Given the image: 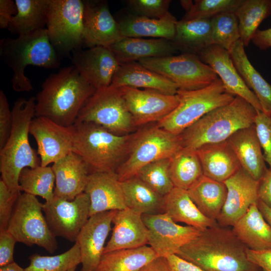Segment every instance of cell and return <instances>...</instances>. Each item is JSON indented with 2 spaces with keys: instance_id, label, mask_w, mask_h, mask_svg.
<instances>
[{
  "instance_id": "1",
  "label": "cell",
  "mask_w": 271,
  "mask_h": 271,
  "mask_svg": "<svg viewBox=\"0 0 271 271\" xmlns=\"http://www.w3.org/2000/svg\"><path fill=\"white\" fill-rule=\"evenodd\" d=\"M96 89L80 74L73 65L49 75L36 97L35 116L47 118L71 126Z\"/></svg>"
},
{
  "instance_id": "2",
  "label": "cell",
  "mask_w": 271,
  "mask_h": 271,
  "mask_svg": "<svg viewBox=\"0 0 271 271\" xmlns=\"http://www.w3.org/2000/svg\"><path fill=\"white\" fill-rule=\"evenodd\" d=\"M247 248L232 229L218 224L201 231L177 255L204 271H259L248 259Z\"/></svg>"
},
{
  "instance_id": "3",
  "label": "cell",
  "mask_w": 271,
  "mask_h": 271,
  "mask_svg": "<svg viewBox=\"0 0 271 271\" xmlns=\"http://www.w3.org/2000/svg\"><path fill=\"white\" fill-rule=\"evenodd\" d=\"M35 97L17 99L12 109L13 122L11 134L0 149L1 180L12 191H20L19 177L24 168L41 165L38 153L29 141L30 126L35 117Z\"/></svg>"
},
{
  "instance_id": "4",
  "label": "cell",
  "mask_w": 271,
  "mask_h": 271,
  "mask_svg": "<svg viewBox=\"0 0 271 271\" xmlns=\"http://www.w3.org/2000/svg\"><path fill=\"white\" fill-rule=\"evenodd\" d=\"M73 152L87 165L89 173H115L128 153L133 133L114 134L91 122L73 125Z\"/></svg>"
},
{
  "instance_id": "5",
  "label": "cell",
  "mask_w": 271,
  "mask_h": 271,
  "mask_svg": "<svg viewBox=\"0 0 271 271\" xmlns=\"http://www.w3.org/2000/svg\"><path fill=\"white\" fill-rule=\"evenodd\" d=\"M0 55L13 72L12 87L17 92L33 89L31 81L25 74L29 65L54 69L60 64L59 55L50 41L46 28L14 39H2Z\"/></svg>"
},
{
  "instance_id": "6",
  "label": "cell",
  "mask_w": 271,
  "mask_h": 271,
  "mask_svg": "<svg viewBox=\"0 0 271 271\" xmlns=\"http://www.w3.org/2000/svg\"><path fill=\"white\" fill-rule=\"evenodd\" d=\"M258 111L242 98L235 96L229 103L208 112L179 136L183 148L227 141L237 130L253 125Z\"/></svg>"
},
{
  "instance_id": "7",
  "label": "cell",
  "mask_w": 271,
  "mask_h": 271,
  "mask_svg": "<svg viewBox=\"0 0 271 271\" xmlns=\"http://www.w3.org/2000/svg\"><path fill=\"white\" fill-rule=\"evenodd\" d=\"M183 148L179 135L155 125L133 133L127 156L115 172L122 182L137 175L144 166L154 161L170 158Z\"/></svg>"
},
{
  "instance_id": "8",
  "label": "cell",
  "mask_w": 271,
  "mask_h": 271,
  "mask_svg": "<svg viewBox=\"0 0 271 271\" xmlns=\"http://www.w3.org/2000/svg\"><path fill=\"white\" fill-rule=\"evenodd\" d=\"M177 107L157 125L175 135L212 110L230 103L235 96L227 93L219 78L210 85L197 90H178Z\"/></svg>"
},
{
  "instance_id": "9",
  "label": "cell",
  "mask_w": 271,
  "mask_h": 271,
  "mask_svg": "<svg viewBox=\"0 0 271 271\" xmlns=\"http://www.w3.org/2000/svg\"><path fill=\"white\" fill-rule=\"evenodd\" d=\"M91 122L118 135L136 127L120 87L112 84L96 89L80 111L75 122Z\"/></svg>"
},
{
  "instance_id": "10",
  "label": "cell",
  "mask_w": 271,
  "mask_h": 271,
  "mask_svg": "<svg viewBox=\"0 0 271 271\" xmlns=\"http://www.w3.org/2000/svg\"><path fill=\"white\" fill-rule=\"evenodd\" d=\"M43 212V204L36 196L23 193L15 204L7 230L17 242L37 245L52 253L58 248L56 237Z\"/></svg>"
},
{
  "instance_id": "11",
  "label": "cell",
  "mask_w": 271,
  "mask_h": 271,
  "mask_svg": "<svg viewBox=\"0 0 271 271\" xmlns=\"http://www.w3.org/2000/svg\"><path fill=\"white\" fill-rule=\"evenodd\" d=\"M83 12L80 0L49 1L46 29L59 56H70L83 46Z\"/></svg>"
},
{
  "instance_id": "12",
  "label": "cell",
  "mask_w": 271,
  "mask_h": 271,
  "mask_svg": "<svg viewBox=\"0 0 271 271\" xmlns=\"http://www.w3.org/2000/svg\"><path fill=\"white\" fill-rule=\"evenodd\" d=\"M138 62L173 82L178 90L201 89L219 78L210 66L202 61L198 55L191 53L145 58Z\"/></svg>"
},
{
  "instance_id": "13",
  "label": "cell",
  "mask_w": 271,
  "mask_h": 271,
  "mask_svg": "<svg viewBox=\"0 0 271 271\" xmlns=\"http://www.w3.org/2000/svg\"><path fill=\"white\" fill-rule=\"evenodd\" d=\"M90 201L83 192L72 200L54 197L43 204V211L49 227L56 236L75 242L90 217Z\"/></svg>"
},
{
  "instance_id": "14",
  "label": "cell",
  "mask_w": 271,
  "mask_h": 271,
  "mask_svg": "<svg viewBox=\"0 0 271 271\" xmlns=\"http://www.w3.org/2000/svg\"><path fill=\"white\" fill-rule=\"evenodd\" d=\"M142 218L148 229V244L159 256L177 254L201 232L192 226L178 224L165 213L143 215Z\"/></svg>"
},
{
  "instance_id": "15",
  "label": "cell",
  "mask_w": 271,
  "mask_h": 271,
  "mask_svg": "<svg viewBox=\"0 0 271 271\" xmlns=\"http://www.w3.org/2000/svg\"><path fill=\"white\" fill-rule=\"evenodd\" d=\"M135 126L158 122L178 105L177 94L168 95L158 91L120 87Z\"/></svg>"
},
{
  "instance_id": "16",
  "label": "cell",
  "mask_w": 271,
  "mask_h": 271,
  "mask_svg": "<svg viewBox=\"0 0 271 271\" xmlns=\"http://www.w3.org/2000/svg\"><path fill=\"white\" fill-rule=\"evenodd\" d=\"M35 139L41 166H48L73 152L74 127L64 126L44 117L35 116L30 126Z\"/></svg>"
},
{
  "instance_id": "17",
  "label": "cell",
  "mask_w": 271,
  "mask_h": 271,
  "mask_svg": "<svg viewBox=\"0 0 271 271\" xmlns=\"http://www.w3.org/2000/svg\"><path fill=\"white\" fill-rule=\"evenodd\" d=\"M224 183L227 196L216 221L221 226L230 227L246 213L251 205L257 204L258 181L241 167Z\"/></svg>"
},
{
  "instance_id": "18",
  "label": "cell",
  "mask_w": 271,
  "mask_h": 271,
  "mask_svg": "<svg viewBox=\"0 0 271 271\" xmlns=\"http://www.w3.org/2000/svg\"><path fill=\"white\" fill-rule=\"evenodd\" d=\"M83 3V46L88 48H109L123 38L118 22L110 13L106 2L86 1Z\"/></svg>"
},
{
  "instance_id": "19",
  "label": "cell",
  "mask_w": 271,
  "mask_h": 271,
  "mask_svg": "<svg viewBox=\"0 0 271 271\" xmlns=\"http://www.w3.org/2000/svg\"><path fill=\"white\" fill-rule=\"evenodd\" d=\"M72 53L73 65L96 90L111 84L120 64L108 48L96 46Z\"/></svg>"
},
{
  "instance_id": "20",
  "label": "cell",
  "mask_w": 271,
  "mask_h": 271,
  "mask_svg": "<svg viewBox=\"0 0 271 271\" xmlns=\"http://www.w3.org/2000/svg\"><path fill=\"white\" fill-rule=\"evenodd\" d=\"M198 56L215 72L227 93L242 98L257 111H262L257 98L237 71L228 51L218 45H211Z\"/></svg>"
},
{
  "instance_id": "21",
  "label": "cell",
  "mask_w": 271,
  "mask_h": 271,
  "mask_svg": "<svg viewBox=\"0 0 271 271\" xmlns=\"http://www.w3.org/2000/svg\"><path fill=\"white\" fill-rule=\"evenodd\" d=\"M117 210L99 213L89 218L76 241L79 246L81 271H95L103 254L105 242Z\"/></svg>"
},
{
  "instance_id": "22",
  "label": "cell",
  "mask_w": 271,
  "mask_h": 271,
  "mask_svg": "<svg viewBox=\"0 0 271 271\" xmlns=\"http://www.w3.org/2000/svg\"><path fill=\"white\" fill-rule=\"evenodd\" d=\"M84 192L90 199V216L126 208L121 182L115 173L90 174Z\"/></svg>"
},
{
  "instance_id": "23",
  "label": "cell",
  "mask_w": 271,
  "mask_h": 271,
  "mask_svg": "<svg viewBox=\"0 0 271 271\" xmlns=\"http://www.w3.org/2000/svg\"><path fill=\"white\" fill-rule=\"evenodd\" d=\"M52 168L55 177L54 197L72 200L84 192L90 173L78 155L72 152L54 163Z\"/></svg>"
},
{
  "instance_id": "24",
  "label": "cell",
  "mask_w": 271,
  "mask_h": 271,
  "mask_svg": "<svg viewBox=\"0 0 271 271\" xmlns=\"http://www.w3.org/2000/svg\"><path fill=\"white\" fill-rule=\"evenodd\" d=\"M112 223V234L103 253L117 249L139 247L148 244V229L141 214L126 207L116 211Z\"/></svg>"
},
{
  "instance_id": "25",
  "label": "cell",
  "mask_w": 271,
  "mask_h": 271,
  "mask_svg": "<svg viewBox=\"0 0 271 271\" xmlns=\"http://www.w3.org/2000/svg\"><path fill=\"white\" fill-rule=\"evenodd\" d=\"M108 48L120 64L173 56L178 51L172 41L163 38L123 37Z\"/></svg>"
},
{
  "instance_id": "26",
  "label": "cell",
  "mask_w": 271,
  "mask_h": 271,
  "mask_svg": "<svg viewBox=\"0 0 271 271\" xmlns=\"http://www.w3.org/2000/svg\"><path fill=\"white\" fill-rule=\"evenodd\" d=\"M235 153L241 167L259 181L267 170L255 126L239 129L227 140Z\"/></svg>"
},
{
  "instance_id": "27",
  "label": "cell",
  "mask_w": 271,
  "mask_h": 271,
  "mask_svg": "<svg viewBox=\"0 0 271 271\" xmlns=\"http://www.w3.org/2000/svg\"><path fill=\"white\" fill-rule=\"evenodd\" d=\"M196 151L203 175L216 181L225 182L241 168L227 141L206 144Z\"/></svg>"
},
{
  "instance_id": "28",
  "label": "cell",
  "mask_w": 271,
  "mask_h": 271,
  "mask_svg": "<svg viewBox=\"0 0 271 271\" xmlns=\"http://www.w3.org/2000/svg\"><path fill=\"white\" fill-rule=\"evenodd\" d=\"M111 84L116 87L143 88L174 95L178 88L173 82L136 62L120 64Z\"/></svg>"
},
{
  "instance_id": "29",
  "label": "cell",
  "mask_w": 271,
  "mask_h": 271,
  "mask_svg": "<svg viewBox=\"0 0 271 271\" xmlns=\"http://www.w3.org/2000/svg\"><path fill=\"white\" fill-rule=\"evenodd\" d=\"M232 227L235 235L248 248L256 251L271 250V226L257 204L251 205Z\"/></svg>"
},
{
  "instance_id": "30",
  "label": "cell",
  "mask_w": 271,
  "mask_h": 271,
  "mask_svg": "<svg viewBox=\"0 0 271 271\" xmlns=\"http://www.w3.org/2000/svg\"><path fill=\"white\" fill-rule=\"evenodd\" d=\"M165 198V213L176 222H182L202 231L218 224L203 215L187 190L174 187Z\"/></svg>"
},
{
  "instance_id": "31",
  "label": "cell",
  "mask_w": 271,
  "mask_h": 271,
  "mask_svg": "<svg viewBox=\"0 0 271 271\" xmlns=\"http://www.w3.org/2000/svg\"><path fill=\"white\" fill-rule=\"evenodd\" d=\"M177 21L171 13L161 19L129 15L117 21L123 37L163 38L172 41Z\"/></svg>"
},
{
  "instance_id": "32",
  "label": "cell",
  "mask_w": 271,
  "mask_h": 271,
  "mask_svg": "<svg viewBox=\"0 0 271 271\" xmlns=\"http://www.w3.org/2000/svg\"><path fill=\"white\" fill-rule=\"evenodd\" d=\"M244 47L242 41L239 40L230 53L231 59L245 83L257 98L262 111L271 116V84L251 64Z\"/></svg>"
},
{
  "instance_id": "33",
  "label": "cell",
  "mask_w": 271,
  "mask_h": 271,
  "mask_svg": "<svg viewBox=\"0 0 271 271\" xmlns=\"http://www.w3.org/2000/svg\"><path fill=\"white\" fill-rule=\"evenodd\" d=\"M187 191L201 212L216 221L227 196V188L224 182L203 175Z\"/></svg>"
},
{
  "instance_id": "34",
  "label": "cell",
  "mask_w": 271,
  "mask_h": 271,
  "mask_svg": "<svg viewBox=\"0 0 271 271\" xmlns=\"http://www.w3.org/2000/svg\"><path fill=\"white\" fill-rule=\"evenodd\" d=\"M121 182L125 205L143 215L165 213L164 196L134 176Z\"/></svg>"
},
{
  "instance_id": "35",
  "label": "cell",
  "mask_w": 271,
  "mask_h": 271,
  "mask_svg": "<svg viewBox=\"0 0 271 271\" xmlns=\"http://www.w3.org/2000/svg\"><path fill=\"white\" fill-rule=\"evenodd\" d=\"M211 19L177 21L172 41L178 51L198 55L212 45Z\"/></svg>"
},
{
  "instance_id": "36",
  "label": "cell",
  "mask_w": 271,
  "mask_h": 271,
  "mask_svg": "<svg viewBox=\"0 0 271 271\" xmlns=\"http://www.w3.org/2000/svg\"><path fill=\"white\" fill-rule=\"evenodd\" d=\"M159 256L147 245L104 253L95 271H139Z\"/></svg>"
},
{
  "instance_id": "37",
  "label": "cell",
  "mask_w": 271,
  "mask_h": 271,
  "mask_svg": "<svg viewBox=\"0 0 271 271\" xmlns=\"http://www.w3.org/2000/svg\"><path fill=\"white\" fill-rule=\"evenodd\" d=\"M50 0H15L17 13L8 27L19 35L45 29Z\"/></svg>"
},
{
  "instance_id": "38",
  "label": "cell",
  "mask_w": 271,
  "mask_h": 271,
  "mask_svg": "<svg viewBox=\"0 0 271 271\" xmlns=\"http://www.w3.org/2000/svg\"><path fill=\"white\" fill-rule=\"evenodd\" d=\"M170 175L174 187L188 190L203 175L195 150L182 148L170 158Z\"/></svg>"
},
{
  "instance_id": "39",
  "label": "cell",
  "mask_w": 271,
  "mask_h": 271,
  "mask_svg": "<svg viewBox=\"0 0 271 271\" xmlns=\"http://www.w3.org/2000/svg\"><path fill=\"white\" fill-rule=\"evenodd\" d=\"M234 14L240 39L247 47L259 25L271 15V0H242Z\"/></svg>"
},
{
  "instance_id": "40",
  "label": "cell",
  "mask_w": 271,
  "mask_h": 271,
  "mask_svg": "<svg viewBox=\"0 0 271 271\" xmlns=\"http://www.w3.org/2000/svg\"><path fill=\"white\" fill-rule=\"evenodd\" d=\"M55 177L52 167H26L21 172L19 177L21 191L35 196H40L46 200L54 198Z\"/></svg>"
},
{
  "instance_id": "41",
  "label": "cell",
  "mask_w": 271,
  "mask_h": 271,
  "mask_svg": "<svg viewBox=\"0 0 271 271\" xmlns=\"http://www.w3.org/2000/svg\"><path fill=\"white\" fill-rule=\"evenodd\" d=\"M30 264L25 271H68L81 263L80 248L77 242L66 251L54 256L37 253L29 257Z\"/></svg>"
},
{
  "instance_id": "42",
  "label": "cell",
  "mask_w": 271,
  "mask_h": 271,
  "mask_svg": "<svg viewBox=\"0 0 271 271\" xmlns=\"http://www.w3.org/2000/svg\"><path fill=\"white\" fill-rule=\"evenodd\" d=\"M211 27L212 45L230 53L240 40L238 21L234 13H223L211 18Z\"/></svg>"
},
{
  "instance_id": "43",
  "label": "cell",
  "mask_w": 271,
  "mask_h": 271,
  "mask_svg": "<svg viewBox=\"0 0 271 271\" xmlns=\"http://www.w3.org/2000/svg\"><path fill=\"white\" fill-rule=\"evenodd\" d=\"M185 15L181 20L208 19L223 13H234L242 0L181 1Z\"/></svg>"
},
{
  "instance_id": "44",
  "label": "cell",
  "mask_w": 271,
  "mask_h": 271,
  "mask_svg": "<svg viewBox=\"0 0 271 271\" xmlns=\"http://www.w3.org/2000/svg\"><path fill=\"white\" fill-rule=\"evenodd\" d=\"M169 165L170 158L154 161L142 168L136 176L165 196L174 187L170 175Z\"/></svg>"
},
{
  "instance_id": "45",
  "label": "cell",
  "mask_w": 271,
  "mask_h": 271,
  "mask_svg": "<svg viewBox=\"0 0 271 271\" xmlns=\"http://www.w3.org/2000/svg\"><path fill=\"white\" fill-rule=\"evenodd\" d=\"M128 5L136 15L161 19L169 15L170 0H128Z\"/></svg>"
},
{
  "instance_id": "46",
  "label": "cell",
  "mask_w": 271,
  "mask_h": 271,
  "mask_svg": "<svg viewBox=\"0 0 271 271\" xmlns=\"http://www.w3.org/2000/svg\"><path fill=\"white\" fill-rule=\"evenodd\" d=\"M254 124L264 161L271 168V116L258 111Z\"/></svg>"
},
{
  "instance_id": "47",
  "label": "cell",
  "mask_w": 271,
  "mask_h": 271,
  "mask_svg": "<svg viewBox=\"0 0 271 271\" xmlns=\"http://www.w3.org/2000/svg\"><path fill=\"white\" fill-rule=\"evenodd\" d=\"M20 191L11 190L0 180V231L7 230Z\"/></svg>"
},
{
  "instance_id": "48",
  "label": "cell",
  "mask_w": 271,
  "mask_h": 271,
  "mask_svg": "<svg viewBox=\"0 0 271 271\" xmlns=\"http://www.w3.org/2000/svg\"><path fill=\"white\" fill-rule=\"evenodd\" d=\"M13 117L7 96L0 90V149L6 144L11 133Z\"/></svg>"
},
{
  "instance_id": "49",
  "label": "cell",
  "mask_w": 271,
  "mask_h": 271,
  "mask_svg": "<svg viewBox=\"0 0 271 271\" xmlns=\"http://www.w3.org/2000/svg\"><path fill=\"white\" fill-rule=\"evenodd\" d=\"M17 240L7 229L0 231V266L14 261V252Z\"/></svg>"
},
{
  "instance_id": "50",
  "label": "cell",
  "mask_w": 271,
  "mask_h": 271,
  "mask_svg": "<svg viewBox=\"0 0 271 271\" xmlns=\"http://www.w3.org/2000/svg\"><path fill=\"white\" fill-rule=\"evenodd\" d=\"M246 253L248 259L261 271H271V250L256 251L247 248Z\"/></svg>"
},
{
  "instance_id": "51",
  "label": "cell",
  "mask_w": 271,
  "mask_h": 271,
  "mask_svg": "<svg viewBox=\"0 0 271 271\" xmlns=\"http://www.w3.org/2000/svg\"><path fill=\"white\" fill-rule=\"evenodd\" d=\"M17 13V9L15 1L0 0V28H8Z\"/></svg>"
},
{
  "instance_id": "52",
  "label": "cell",
  "mask_w": 271,
  "mask_h": 271,
  "mask_svg": "<svg viewBox=\"0 0 271 271\" xmlns=\"http://www.w3.org/2000/svg\"><path fill=\"white\" fill-rule=\"evenodd\" d=\"M259 200L271 209V168L267 169L264 176L258 181Z\"/></svg>"
},
{
  "instance_id": "53",
  "label": "cell",
  "mask_w": 271,
  "mask_h": 271,
  "mask_svg": "<svg viewBox=\"0 0 271 271\" xmlns=\"http://www.w3.org/2000/svg\"><path fill=\"white\" fill-rule=\"evenodd\" d=\"M167 258L171 271H204L196 265L177 254L170 255Z\"/></svg>"
},
{
  "instance_id": "54",
  "label": "cell",
  "mask_w": 271,
  "mask_h": 271,
  "mask_svg": "<svg viewBox=\"0 0 271 271\" xmlns=\"http://www.w3.org/2000/svg\"><path fill=\"white\" fill-rule=\"evenodd\" d=\"M251 41L261 50L271 48V27L262 30H257Z\"/></svg>"
},
{
  "instance_id": "55",
  "label": "cell",
  "mask_w": 271,
  "mask_h": 271,
  "mask_svg": "<svg viewBox=\"0 0 271 271\" xmlns=\"http://www.w3.org/2000/svg\"><path fill=\"white\" fill-rule=\"evenodd\" d=\"M139 271H171L167 257L158 256L143 266Z\"/></svg>"
},
{
  "instance_id": "56",
  "label": "cell",
  "mask_w": 271,
  "mask_h": 271,
  "mask_svg": "<svg viewBox=\"0 0 271 271\" xmlns=\"http://www.w3.org/2000/svg\"><path fill=\"white\" fill-rule=\"evenodd\" d=\"M257 206L265 220L271 226V209L258 200Z\"/></svg>"
},
{
  "instance_id": "57",
  "label": "cell",
  "mask_w": 271,
  "mask_h": 271,
  "mask_svg": "<svg viewBox=\"0 0 271 271\" xmlns=\"http://www.w3.org/2000/svg\"><path fill=\"white\" fill-rule=\"evenodd\" d=\"M0 271H25V270L14 261L10 264L0 266Z\"/></svg>"
},
{
  "instance_id": "58",
  "label": "cell",
  "mask_w": 271,
  "mask_h": 271,
  "mask_svg": "<svg viewBox=\"0 0 271 271\" xmlns=\"http://www.w3.org/2000/svg\"><path fill=\"white\" fill-rule=\"evenodd\" d=\"M76 268V267H73L70 268V269H69L68 271H75Z\"/></svg>"
},
{
  "instance_id": "59",
  "label": "cell",
  "mask_w": 271,
  "mask_h": 271,
  "mask_svg": "<svg viewBox=\"0 0 271 271\" xmlns=\"http://www.w3.org/2000/svg\"><path fill=\"white\" fill-rule=\"evenodd\" d=\"M259 271H261V269Z\"/></svg>"
}]
</instances>
